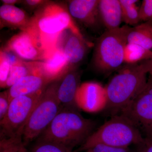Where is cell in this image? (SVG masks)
Segmentation results:
<instances>
[{"mask_svg": "<svg viewBox=\"0 0 152 152\" xmlns=\"http://www.w3.org/2000/svg\"><path fill=\"white\" fill-rule=\"evenodd\" d=\"M11 66L10 61L4 51L1 49L0 52V86L1 88H5Z\"/></svg>", "mask_w": 152, "mask_h": 152, "instance_id": "obj_24", "label": "cell"}, {"mask_svg": "<svg viewBox=\"0 0 152 152\" xmlns=\"http://www.w3.org/2000/svg\"><path fill=\"white\" fill-rule=\"evenodd\" d=\"M90 150L93 152H136L129 147L112 146L103 144H98Z\"/></svg>", "mask_w": 152, "mask_h": 152, "instance_id": "obj_25", "label": "cell"}, {"mask_svg": "<svg viewBox=\"0 0 152 152\" xmlns=\"http://www.w3.org/2000/svg\"><path fill=\"white\" fill-rule=\"evenodd\" d=\"M143 64L148 71V74H149L150 77L152 78V58L147 60Z\"/></svg>", "mask_w": 152, "mask_h": 152, "instance_id": "obj_30", "label": "cell"}, {"mask_svg": "<svg viewBox=\"0 0 152 152\" xmlns=\"http://www.w3.org/2000/svg\"><path fill=\"white\" fill-rule=\"evenodd\" d=\"M96 124L93 120L84 118L79 111L62 108L39 141L56 143L72 151L86 141L94 132Z\"/></svg>", "mask_w": 152, "mask_h": 152, "instance_id": "obj_2", "label": "cell"}, {"mask_svg": "<svg viewBox=\"0 0 152 152\" xmlns=\"http://www.w3.org/2000/svg\"><path fill=\"white\" fill-rule=\"evenodd\" d=\"M130 27L123 26L107 30L97 41L94 63L98 70L108 73L118 69L125 62V50Z\"/></svg>", "mask_w": 152, "mask_h": 152, "instance_id": "obj_5", "label": "cell"}, {"mask_svg": "<svg viewBox=\"0 0 152 152\" xmlns=\"http://www.w3.org/2000/svg\"><path fill=\"white\" fill-rule=\"evenodd\" d=\"M58 86V80L50 83L33 111L23 133L25 145L41 135L61 110L57 95Z\"/></svg>", "mask_w": 152, "mask_h": 152, "instance_id": "obj_6", "label": "cell"}, {"mask_svg": "<svg viewBox=\"0 0 152 152\" xmlns=\"http://www.w3.org/2000/svg\"><path fill=\"white\" fill-rule=\"evenodd\" d=\"M56 48L65 56L71 67L83 61L87 53L86 43L79 30L68 28L59 36Z\"/></svg>", "mask_w": 152, "mask_h": 152, "instance_id": "obj_11", "label": "cell"}, {"mask_svg": "<svg viewBox=\"0 0 152 152\" xmlns=\"http://www.w3.org/2000/svg\"><path fill=\"white\" fill-rule=\"evenodd\" d=\"M68 28L79 30L67 8L60 3L47 1L37 9L24 30L31 34L48 54L56 48L61 33Z\"/></svg>", "mask_w": 152, "mask_h": 152, "instance_id": "obj_1", "label": "cell"}, {"mask_svg": "<svg viewBox=\"0 0 152 152\" xmlns=\"http://www.w3.org/2000/svg\"><path fill=\"white\" fill-rule=\"evenodd\" d=\"M10 102L7 90L1 92L0 94V121L6 116L8 111Z\"/></svg>", "mask_w": 152, "mask_h": 152, "instance_id": "obj_27", "label": "cell"}, {"mask_svg": "<svg viewBox=\"0 0 152 152\" xmlns=\"http://www.w3.org/2000/svg\"><path fill=\"white\" fill-rule=\"evenodd\" d=\"M0 152H28L22 137L3 138L0 140Z\"/></svg>", "mask_w": 152, "mask_h": 152, "instance_id": "obj_22", "label": "cell"}, {"mask_svg": "<svg viewBox=\"0 0 152 152\" xmlns=\"http://www.w3.org/2000/svg\"><path fill=\"white\" fill-rule=\"evenodd\" d=\"M120 114L131 121L144 137L152 136V83L150 79L145 88Z\"/></svg>", "mask_w": 152, "mask_h": 152, "instance_id": "obj_8", "label": "cell"}, {"mask_svg": "<svg viewBox=\"0 0 152 152\" xmlns=\"http://www.w3.org/2000/svg\"><path fill=\"white\" fill-rule=\"evenodd\" d=\"M1 1L3 3V5L15 6V4L19 3L20 1H18V0H2Z\"/></svg>", "mask_w": 152, "mask_h": 152, "instance_id": "obj_31", "label": "cell"}, {"mask_svg": "<svg viewBox=\"0 0 152 152\" xmlns=\"http://www.w3.org/2000/svg\"><path fill=\"white\" fill-rule=\"evenodd\" d=\"M139 17L140 20H152V0H144L139 10Z\"/></svg>", "mask_w": 152, "mask_h": 152, "instance_id": "obj_26", "label": "cell"}, {"mask_svg": "<svg viewBox=\"0 0 152 152\" xmlns=\"http://www.w3.org/2000/svg\"><path fill=\"white\" fill-rule=\"evenodd\" d=\"M28 152H72L61 145L46 141H39Z\"/></svg>", "mask_w": 152, "mask_h": 152, "instance_id": "obj_23", "label": "cell"}, {"mask_svg": "<svg viewBox=\"0 0 152 152\" xmlns=\"http://www.w3.org/2000/svg\"><path fill=\"white\" fill-rule=\"evenodd\" d=\"M45 88L32 94L16 97L11 100L6 116L0 121L1 138H23L25 127Z\"/></svg>", "mask_w": 152, "mask_h": 152, "instance_id": "obj_7", "label": "cell"}, {"mask_svg": "<svg viewBox=\"0 0 152 152\" xmlns=\"http://www.w3.org/2000/svg\"><path fill=\"white\" fill-rule=\"evenodd\" d=\"M107 102L105 87L96 82L81 84L76 94V105L79 110L87 113H96L106 110Z\"/></svg>", "mask_w": 152, "mask_h": 152, "instance_id": "obj_10", "label": "cell"}, {"mask_svg": "<svg viewBox=\"0 0 152 152\" xmlns=\"http://www.w3.org/2000/svg\"><path fill=\"white\" fill-rule=\"evenodd\" d=\"M152 58V50H145L134 45L128 44L125 50V62L135 63L142 60Z\"/></svg>", "mask_w": 152, "mask_h": 152, "instance_id": "obj_21", "label": "cell"}, {"mask_svg": "<svg viewBox=\"0 0 152 152\" xmlns=\"http://www.w3.org/2000/svg\"><path fill=\"white\" fill-rule=\"evenodd\" d=\"M41 61H20L11 66L5 88H10L25 76L32 73L40 67Z\"/></svg>", "mask_w": 152, "mask_h": 152, "instance_id": "obj_19", "label": "cell"}, {"mask_svg": "<svg viewBox=\"0 0 152 152\" xmlns=\"http://www.w3.org/2000/svg\"><path fill=\"white\" fill-rule=\"evenodd\" d=\"M3 48L24 61H43L48 55L37 39L26 30L12 37Z\"/></svg>", "mask_w": 152, "mask_h": 152, "instance_id": "obj_9", "label": "cell"}, {"mask_svg": "<svg viewBox=\"0 0 152 152\" xmlns=\"http://www.w3.org/2000/svg\"><path fill=\"white\" fill-rule=\"evenodd\" d=\"M80 73L72 67L58 80L57 95L62 108L79 111L75 103L77 91L81 84Z\"/></svg>", "mask_w": 152, "mask_h": 152, "instance_id": "obj_12", "label": "cell"}, {"mask_svg": "<svg viewBox=\"0 0 152 152\" xmlns=\"http://www.w3.org/2000/svg\"><path fill=\"white\" fill-rule=\"evenodd\" d=\"M87 152H93L92 151H91V150H88V151H87Z\"/></svg>", "mask_w": 152, "mask_h": 152, "instance_id": "obj_32", "label": "cell"}, {"mask_svg": "<svg viewBox=\"0 0 152 152\" xmlns=\"http://www.w3.org/2000/svg\"><path fill=\"white\" fill-rule=\"evenodd\" d=\"M71 67L64 55L56 48L41 62L42 72L52 82L61 78Z\"/></svg>", "mask_w": 152, "mask_h": 152, "instance_id": "obj_15", "label": "cell"}, {"mask_svg": "<svg viewBox=\"0 0 152 152\" xmlns=\"http://www.w3.org/2000/svg\"><path fill=\"white\" fill-rule=\"evenodd\" d=\"M149 79H150V80H151V81L152 83V78L151 77H150Z\"/></svg>", "mask_w": 152, "mask_h": 152, "instance_id": "obj_33", "label": "cell"}, {"mask_svg": "<svg viewBox=\"0 0 152 152\" xmlns=\"http://www.w3.org/2000/svg\"><path fill=\"white\" fill-rule=\"evenodd\" d=\"M144 136L127 118L121 114L113 115L86 140L78 151H88L98 144L129 147L142 142Z\"/></svg>", "mask_w": 152, "mask_h": 152, "instance_id": "obj_4", "label": "cell"}, {"mask_svg": "<svg viewBox=\"0 0 152 152\" xmlns=\"http://www.w3.org/2000/svg\"><path fill=\"white\" fill-rule=\"evenodd\" d=\"M127 44L151 50L152 20L130 28L128 33Z\"/></svg>", "mask_w": 152, "mask_h": 152, "instance_id": "obj_18", "label": "cell"}, {"mask_svg": "<svg viewBox=\"0 0 152 152\" xmlns=\"http://www.w3.org/2000/svg\"><path fill=\"white\" fill-rule=\"evenodd\" d=\"M99 0H72L68 2L71 16L88 26L96 24L99 18Z\"/></svg>", "mask_w": 152, "mask_h": 152, "instance_id": "obj_14", "label": "cell"}, {"mask_svg": "<svg viewBox=\"0 0 152 152\" xmlns=\"http://www.w3.org/2000/svg\"><path fill=\"white\" fill-rule=\"evenodd\" d=\"M148 74L143 63L124 68L105 87L107 97L106 110L120 114L140 94L148 83Z\"/></svg>", "mask_w": 152, "mask_h": 152, "instance_id": "obj_3", "label": "cell"}, {"mask_svg": "<svg viewBox=\"0 0 152 152\" xmlns=\"http://www.w3.org/2000/svg\"><path fill=\"white\" fill-rule=\"evenodd\" d=\"M123 21L129 25L137 24L140 21L139 17V10L136 5L137 0H119Z\"/></svg>", "mask_w": 152, "mask_h": 152, "instance_id": "obj_20", "label": "cell"}, {"mask_svg": "<svg viewBox=\"0 0 152 152\" xmlns=\"http://www.w3.org/2000/svg\"><path fill=\"white\" fill-rule=\"evenodd\" d=\"M98 10L99 17L107 30L121 27L123 20L119 0H99Z\"/></svg>", "mask_w": 152, "mask_h": 152, "instance_id": "obj_16", "label": "cell"}, {"mask_svg": "<svg viewBox=\"0 0 152 152\" xmlns=\"http://www.w3.org/2000/svg\"><path fill=\"white\" fill-rule=\"evenodd\" d=\"M51 81L45 75L40 67L22 78L7 90L10 100L20 96L35 94L45 89Z\"/></svg>", "mask_w": 152, "mask_h": 152, "instance_id": "obj_13", "label": "cell"}, {"mask_svg": "<svg viewBox=\"0 0 152 152\" xmlns=\"http://www.w3.org/2000/svg\"><path fill=\"white\" fill-rule=\"evenodd\" d=\"M137 145L136 152H152V136L144 137L142 142Z\"/></svg>", "mask_w": 152, "mask_h": 152, "instance_id": "obj_28", "label": "cell"}, {"mask_svg": "<svg viewBox=\"0 0 152 152\" xmlns=\"http://www.w3.org/2000/svg\"><path fill=\"white\" fill-rule=\"evenodd\" d=\"M47 1H42V0H26L23 1L24 4L30 8L38 9L41 6L44 4Z\"/></svg>", "mask_w": 152, "mask_h": 152, "instance_id": "obj_29", "label": "cell"}, {"mask_svg": "<svg viewBox=\"0 0 152 152\" xmlns=\"http://www.w3.org/2000/svg\"><path fill=\"white\" fill-rule=\"evenodd\" d=\"M30 19L24 11L16 6L3 4L0 7L1 28L8 27L22 31L28 27Z\"/></svg>", "mask_w": 152, "mask_h": 152, "instance_id": "obj_17", "label": "cell"}]
</instances>
